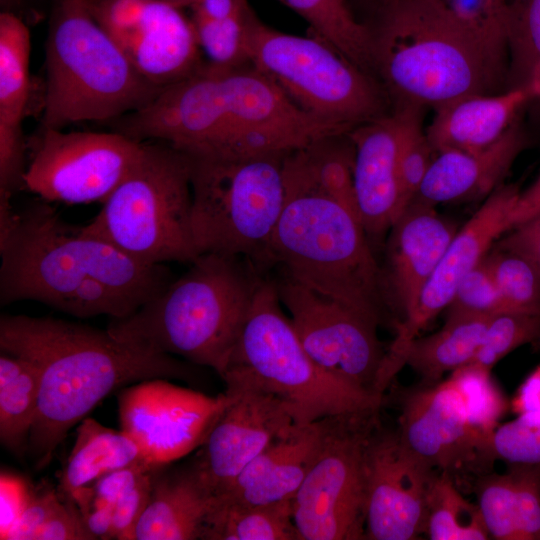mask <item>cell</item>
I'll return each instance as SVG.
<instances>
[{"mask_svg": "<svg viewBox=\"0 0 540 540\" xmlns=\"http://www.w3.org/2000/svg\"><path fill=\"white\" fill-rule=\"evenodd\" d=\"M457 230L435 206L416 199L390 228L382 271L392 310L401 316L398 322L416 307Z\"/></svg>", "mask_w": 540, "mask_h": 540, "instance_id": "22", "label": "cell"}, {"mask_svg": "<svg viewBox=\"0 0 540 540\" xmlns=\"http://www.w3.org/2000/svg\"><path fill=\"white\" fill-rule=\"evenodd\" d=\"M40 375L29 361L1 352L0 440L11 452L21 454L38 409Z\"/></svg>", "mask_w": 540, "mask_h": 540, "instance_id": "32", "label": "cell"}, {"mask_svg": "<svg viewBox=\"0 0 540 540\" xmlns=\"http://www.w3.org/2000/svg\"><path fill=\"white\" fill-rule=\"evenodd\" d=\"M285 202L270 263L306 287L376 321L392 307L370 240L350 210L322 192L292 155L284 161Z\"/></svg>", "mask_w": 540, "mask_h": 540, "instance_id": "4", "label": "cell"}, {"mask_svg": "<svg viewBox=\"0 0 540 540\" xmlns=\"http://www.w3.org/2000/svg\"><path fill=\"white\" fill-rule=\"evenodd\" d=\"M191 209L188 154L166 142H144L138 161L83 228L141 263L191 264L200 256Z\"/></svg>", "mask_w": 540, "mask_h": 540, "instance_id": "10", "label": "cell"}, {"mask_svg": "<svg viewBox=\"0 0 540 540\" xmlns=\"http://www.w3.org/2000/svg\"><path fill=\"white\" fill-rule=\"evenodd\" d=\"M248 6V0H196L190 9L192 16L221 20L243 12Z\"/></svg>", "mask_w": 540, "mask_h": 540, "instance_id": "50", "label": "cell"}, {"mask_svg": "<svg viewBox=\"0 0 540 540\" xmlns=\"http://www.w3.org/2000/svg\"><path fill=\"white\" fill-rule=\"evenodd\" d=\"M248 43L250 63L295 105L347 133L391 111L378 79L316 36L279 31L254 13Z\"/></svg>", "mask_w": 540, "mask_h": 540, "instance_id": "11", "label": "cell"}, {"mask_svg": "<svg viewBox=\"0 0 540 540\" xmlns=\"http://www.w3.org/2000/svg\"><path fill=\"white\" fill-rule=\"evenodd\" d=\"M362 1H364L369 6L375 8L378 11V14H380L382 11H384L386 8L391 6L397 0H362Z\"/></svg>", "mask_w": 540, "mask_h": 540, "instance_id": "54", "label": "cell"}, {"mask_svg": "<svg viewBox=\"0 0 540 540\" xmlns=\"http://www.w3.org/2000/svg\"><path fill=\"white\" fill-rule=\"evenodd\" d=\"M438 472L408 450L397 431L378 424L365 453V539L413 540L425 533Z\"/></svg>", "mask_w": 540, "mask_h": 540, "instance_id": "17", "label": "cell"}, {"mask_svg": "<svg viewBox=\"0 0 540 540\" xmlns=\"http://www.w3.org/2000/svg\"><path fill=\"white\" fill-rule=\"evenodd\" d=\"M287 154H188L191 226L200 255L236 256L264 272L272 269L270 245L285 202Z\"/></svg>", "mask_w": 540, "mask_h": 540, "instance_id": "9", "label": "cell"}, {"mask_svg": "<svg viewBox=\"0 0 540 540\" xmlns=\"http://www.w3.org/2000/svg\"><path fill=\"white\" fill-rule=\"evenodd\" d=\"M493 246L520 254L540 272V212L512 227Z\"/></svg>", "mask_w": 540, "mask_h": 540, "instance_id": "48", "label": "cell"}, {"mask_svg": "<svg viewBox=\"0 0 540 540\" xmlns=\"http://www.w3.org/2000/svg\"><path fill=\"white\" fill-rule=\"evenodd\" d=\"M161 467V466H159ZM156 467L147 472L114 506L112 537L130 540L131 532L148 504Z\"/></svg>", "mask_w": 540, "mask_h": 540, "instance_id": "43", "label": "cell"}, {"mask_svg": "<svg viewBox=\"0 0 540 540\" xmlns=\"http://www.w3.org/2000/svg\"><path fill=\"white\" fill-rule=\"evenodd\" d=\"M526 146V134L516 119L498 140L483 149L438 152L414 199L435 206L488 197L502 185Z\"/></svg>", "mask_w": 540, "mask_h": 540, "instance_id": "24", "label": "cell"}, {"mask_svg": "<svg viewBox=\"0 0 540 540\" xmlns=\"http://www.w3.org/2000/svg\"><path fill=\"white\" fill-rule=\"evenodd\" d=\"M229 401L227 392L210 397L165 378L139 381L118 394L121 430L149 464L165 466L203 443Z\"/></svg>", "mask_w": 540, "mask_h": 540, "instance_id": "15", "label": "cell"}, {"mask_svg": "<svg viewBox=\"0 0 540 540\" xmlns=\"http://www.w3.org/2000/svg\"><path fill=\"white\" fill-rule=\"evenodd\" d=\"M60 508L44 523L34 540H91L81 513L75 503L67 498Z\"/></svg>", "mask_w": 540, "mask_h": 540, "instance_id": "46", "label": "cell"}, {"mask_svg": "<svg viewBox=\"0 0 540 540\" xmlns=\"http://www.w3.org/2000/svg\"><path fill=\"white\" fill-rule=\"evenodd\" d=\"M0 349L39 371L38 409L27 445L39 468L48 465L69 430L118 388L197 376L185 360L119 340L107 329L49 317L2 315Z\"/></svg>", "mask_w": 540, "mask_h": 540, "instance_id": "2", "label": "cell"}, {"mask_svg": "<svg viewBox=\"0 0 540 540\" xmlns=\"http://www.w3.org/2000/svg\"><path fill=\"white\" fill-rule=\"evenodd\" d=\"M488 316H446L445 323L437 332L414 338L405 348L401 368L409 365L426 382L441 381L445 373L469 364L484 338Z\"/></svg>", "mask_w": 540, "mask_h": 540, "instance_id": "29", "label": "cell"}, {"mask_svg": "<svg viewBox=\"0 0 540 540\" xmlns=\"http://www.w3.org/2000/svg\"><path fill=\"white\" fill-rule=\"evenodd\" d=\"M160 1H165L181 8H185V7L190 8L196 0H160Z\"/></svg>", "mask_w": 540, "mask_h": 540, "instance_id": "55", "label": "cell"}, {"mask_svg": "<svg viewBox=\"0 0 540 540\" xmlns=\"http://www.w3.org/2000/svg\"><path fill=\"white\" fill-rule=\"evenodd\" d=\"M484 261L506 311L540 315V272L528 259L493 246Z\"/></svg>", "mask_w": 540, "mask_h": 540, "instance_id": "35", "label": "cell"}, {"mask_svg": "<svg viewBox=\"0 0 540 540\" xmlns=\"http://www.w3.org/2000/svg\"><path fill=\"white\" fill-rule=\"evenodd\" d=\"M309 25L316 36L357 66L374 75L373 35L369 25L359 21L348 0H279Z\"/></svg>", "mask_w": 540, "mask_h": 540, "instance_id": "31", "label": "cell"}, {"mask_svg": "<svg viewBox=\"0 0 540 540\" xmlns=\"http://www.w3.org/2000/svg\"><path fill=\"white\" fill-rule=\"evenodd\" d=\"M520 190L501 185L457 230L426 283L414 310L394 326L381 372V384L388 387L401 369L400 359L407 345L451 302L463 278L479 264L494 243L510 230V214Z\"/></svg>", "mask_w": 540, "mask_h": 540, "instance_id": "18", "label": "cell"}, {"mask_svg": "<svg viewBox=\"0 0 540 540\" xmlns=\"http://www.w3.org/2000/svg\"><path fill=\"white\" fill-rule=\"evenodd\" d=\"M370 28L374 75L394 108L436 109L462 96L503 91L508 70L439 0H397Z\"/></svg>", "mask_w": 540, "mask_h": 540, "instance_id": "6", "label": "cell"}, {"mask_svg": "<svg viewBox=\"0 0 540 540\" xmlns=\"http://www.w3.org/2000/svg\"><path fill=\"white\" fill-rule=\"evenodd\" d=\"M30 32L11 12L0 14V160L15 163L25 157L21 124L30 92Z\"/></svg>", "mask_w": 540, "mask_h": 540, "instance_id": "28", "label": "cell"}, {"mask_svg": "<svg viewBox=\"0 0 540 540\" xmlns=\"http://www.w3.org/2000/svg\"><path fill=\"white\" fill-rule=\"evenodd\" d=\"M276 270L279 299L310 358L327 373L384 396L379 381L387 350L378 338L379 324Z\"/></svg>", "mask_w": 540, "mask_h": 540, "instance_id": "14", "label": "cell"}, {"mask_svg": "<svg viewBox=\"0 0 540 540\" xmlns=\"http://www.w3.org/2000/svg\"><path fill=\"white\" fill-rule=\"evenodd\" d=\"M378 414L322 419L320 450L292 499L300 540L365 539V453Z\"/></svg>", "mask_w": 540, "mask_h": 540, "instance_id": "12", "label": "cell"}, {"mask_svg": "<svg viewBox=\"0 0 540 540\" xmlns=\"http://www.w3.org/2000/svg\"><path fill=\"white\" fill-rule=\"evenodd\" d=\"M477 505L491 538L521 540L520 500L514 469L480 474L475 484Z\"/></svg>", "mask_w": 540, "mask_h": 540, "instance_id": "36", "label": "cell"}, {"mask_svg": "<svg viewBox=\"0 0 540 540\" xmlns=\"http://www.w3.org/2000/svg\"><path fill=\"white\" fill-rule=\"evenodd\" d=\"M0 302H41L75 317L129 316L172 280L36 202L0 234Z\"/></svg>", "mask_w": 540, "mask_h": 540, "instance_id": "1", "label": "cell"}, {"mask_svg": "<svg viewBox=\"0 0 540 540\" xmlns=\"http://www.w3.org/2000/svg\"><path fill=\"white\" fill-rule=\"evenodd\" d=\"M31 492L18 477L1 473L0 478V539L6 540L27 507Z\"/></svg>", "mask_w": 540, "mask_h": 540, "instance_id": "47", "label": "cell"}, {"mask_svg": "<svg viewBox=\"0 0 540 540\" xmlns=\"http://www.w3.org/2000/svg\"><path fill=\"white\" fill-rule=\"evenodd\" d=\"M144 461L147 462L140 448L126 432L86 417L76 429L75 442L60 477L61 490L83 516L91 508L92 486L100 477Z\"/></svg>", "mask_w": 540, "mask_h": 540, "instance_id": "27", "label": "cell"}, {"mask_svg": "<svg viewBox=\"0 0 540 540\" xmlns=\"http://www.w3.org/2000/svg\"><path fill=\"white\" fill-rule=\"evenodd\" d=\"M425 533L431 540L491 538L477 503L465 499L446 472H438L432 486Z\"/></svg>", "mask_w": 540, "mask_h": 540, "instance_id": "33", "label": "cell"}, {"mask_svg": "<svg viewBox=\"0 0 540 540\" xmlns=\"http://www.w3.org/2000/svg\"><path fill=\"white\" fill-rule=\"evenodd\" d=\"M401 115V138L398 156L399 176L403 192L410 202L427 175L435 152L423 126L424 108L418 106H402L393 108Z\"/></svg>", "mask_w": 540, "mask_h": 540, "instance_id": "39", "label": "cell"}, {"mask_svg": "<svg viewBox=\"0 0 540 540\" xmlns=\"http://www.w3.org/2000/svg\"><path fill=\"white\" fill-rule=\"evenodd\" d=\"M149 118L158 139L197 155L289 153L346 133L300 109L251 63L219 67L205 62L166 87Z\"/></svg>", "mask_w": 540, "mask_h": 540, "instance_id": "3", "label": "cell"}, {"mask_svg": "<svg viewBox=\"0 0 540 540\" xmlns=\"http://www.w3.org/2000/svg\"><path fill=\"white\" fill-rule=\"evenodd\" d=\"M535 343L537 344V346H538L539 349H540V339H538Z\"/></svg>", "mask_w": 540, "mask_h": 540, "instance_id": "56", "label": "cell"}, {"mask_svg": "<svg viewBox=\"0 0 540 540\" xmlns=\"http://www.w3.org/2000/svg\"><path fill=\"white\" fill-rule=\"evenodd\" d=\"M230 401L222 410L192 463L215 497L281 431L294 423L285 404L259 387L225 383Z\"/></svg>", "mask_w": 540, "mask_h": 540, "instance_id": "19", "label": "cell"}, {"mask_svg": "<svg viewBox=\"0 0 540 540\" xmlns=\"http://www.w3.org/2000/svg\"><path fill=\"white\" fill-rule=\"evenodd\" d=\"M159 467L148 462L135 463L100 477L92 486L93 505H110L115 503L150 470Z\"/></svg>", "mask_w": 540, "mask_h": 540, "instance_id": "45", "label": "cell"}, {"mask_svg": "<svg viewBox=\"0 0 540 540\" xmlns=\"http://www.w3.org/2000/svg\"><path fill=\"white\" fill-rule=\"evenodd\" d=\"M202 539L300 540L292 500L246 505L216 497Z\"/></svg>", "mask_w": 540, "mask_h": 540, "instance_id": "30", "label": "cell"}, {"mask_svg": "<svg viewBox=\"0 0 540 540\" xmlns=\"http://www.w3.org/2000/svg\"><path fill=\"white\" fill-rule=\"evenodd\" d=\"M99 22L135 69L165 88L197 72L206 62L191 18L160 0H106Z\"/></svg>", "mask_w": 540, "mask_h": 540, "instance_id": "16", "label": "cell"}, {"mask_svg": "<svg viewBox=\"0 0 540 540\" xmlns=\"http://www.w3.org/2000/svg\"><path fill=\"white\" fill-rule=\"evenodd\" d=\"M524 86L527 87L532 99L540 98V62L533 68Z\"/></svg>", "mask_w": 540, "mask_h": 540, "instance_id": "53", "label": "cell"}, {"mask_svg": "<svg viewBox=\"0 0 540 540\" xmlns=\"http://www.w3.org/2000/svg\"><path fill=\"white\" fill-rule=\"evenodd\" d=\"M277 396L294 423L310 424L350 413L379 411L384 396L337 378L320 368L303 348L282 311L274 279L266 274L223 374Z\"/></svg>", "mask_w": 540, "mask_h": 540, "instance_id": "8", "label": "cell"}, {"mask_svg": "<svg viewBox=\"0 0 540 540\" xmlns=\"http://www.w3.org/2000/svg\"><path fill=\"white\" fill-rule=\"evenodd\" d=\"M322 437V419L310 424H291L217 498L246 505L292 500L318 455Z\"/></svg>", "mask_w": 540, "mask_h": 540, "instance_id": "23", "label": "cell"}, {"mask_svg": "<svg viewBox=\"0 0 540 540\" xmlns=\"http://www.w3.org/2000/svg\"><path fill=\"white\" fill-rule=\"evenodd\" d=\"M401 127V115L392 109L347 133L354 148L358 216L369 240L389 232L409 205L399 176Z\"/></svg>", "mask_w": 540, "mask_h": 540, "instance_id": "21", "label": "cell"}, {"mask_svg": "<svg viewBox=\"0 0 540 540\" xmlns=\"http://www.w3.org/2000/svg\"><path fill=\"white\" fill-rule=\"evenodd\" d=\"M24 188L48 202H104L140 158L144 141L122 133L43 128L29 144Z\"/></svg>", "mask_w": 540, "mask_h": 540, "instance_id": "13", "label": "cell"}, {"mask_svg": "<svg viewBox=\"0 0 540 540\" xmlns=\"http://www.w3.org/2000/svg\"><path fill=\"white\" fill-rule=\"evenodd\" d=\"M250 5L241 13L221 20L191 16L197 40L206 62L219 67L250 63L248 55Z\"/></svg>", "mask_w": 540, "mask_h": 540, "instance_id": "37", "label": "cell"}, {"mask_svg": "<svg viewBox=\"0 0 540 540\" xmlns=\"http://www.w3.org/2000/svg\"><path fill=\"white\" fill-rule=\"evenodd\" d=\"M113 511L114 506L92 504L89 511L82 516L93 539H113Z\"/></svg>", "mask_w": 540, "mask_h": 540, "instance_id": "52", "label": "cell"}, {"mask_svg": "<svg viewBox=\"0 0 540 540\" xmlns=\"http://www.w3.org/2000/svg\"><path fill=\"white\" fill-rule=\"evenodd\" d=\"M193 5V4H192Z\"/></svg>", "mask_w": 540, "mask_h": 540, "instance_id": "57", "label": "cell"}, {"mask_svg": "<svg viewBox=\"0 0 540 540\" xmlns=\"http://www.w3.org/2000/svg\"><path fill=\"white\" fill-rule=\"evenodd\" d=\"M510 407L516 415H530L540 421V364L525 378Z\"/></svg>", "mask_w": 540, "mask_h": 540, "instance_id": "49", "label": "cell"}, {"mask_svg": "<svg viewBox=\"0 0 540 540\" xmlns=\"http://www.w3.org/2000/svg\"><path fill=\"white\" fill-rule=\"evenodd\" d=\"M42 127L115 120L162 90L144 78L92 15L88 0H56L45 45Z\"/></svg>", "mask_w": 540, "mask_h": 540, "instance_id": "7", "label": "cell"}, {"mask_svg": "<svg viewBox=\"0 0 540 540\" xmlns=\"http://www.w3.org/2000/svg\"><path fill=\"white\" fill-rule=\"evenodd\" d=\"M445 310L446 316L488 317L506 311L484 258L463 278Z\"/></svg>", "mask_w": 540, "mask_h": 540, "instance_id": "42", "label": "cell"}, {"mask_svg": "<svg viewBox=\"0 0 540 540\" xmlns=\"http://www.w3.org/2000/svg\"><path fill=\"white\" fill-rule=\"evenodd\" d=\"M154 474L147 506L130 540L202 539L216 497L204 484L192 461L188 466Z\"/></svg>", "mask_w": 540, "mask_h": 540, "instance_id": "25", "label": "cell"}, {"mask_svg": "<svg viewBox=\"0 0 540 540\" xmlns=\"http://www.w3.org/2000/svg\"><path fill=\"white\" fill-rule=\"evenodd\" d=\"M62 504L53 489L32 493L27 507L6 540H34L39 529Z\"/></svg>", "mask_w": 540, "mask_h": 540, "instance_id": "44", "label": "cell"}, {"mask_svg": "<svg viewBox=\"0 0 540 540\" xmlns=\"http://www.w3.org/2000/svg\"><path fill=\"white\" fill-rule=\"evenodd\" d=\"M267 272L236 256L204 253L127 317L111 319L117 339L225 371Z\"/></svg>", "mask_w": 540, "mask_h": 540, "instance_id": "5", "label": "cell"}, {"mask_svg": "<svg viewBox=\"0 0 540 540\" xmlns=\"http://www.w3.org/2000/svg\"><path fill=\"white\" fill-rule=\"evenodd\" d=\"M508 49L511 87L523 86L540 62V0H508Z\"/></svg>", "mask_w": 540, "mask_h": 540, "instance_id": "38", "label": "cell"}, {"mask_svg": "<svg viewBox=\"0 0 540 540\" xmlns=\"http://www.w3.org/2000/svg\"><path fill=\"white\" fill-rule=\"evenodd\" d=\"M540 212V175L524 191H520L510 214L511 228Z\"/></svg>", "mask_w": 540, "mask_h": 540, "instance_id": "51", "label": "cell"}, {"mask_svg": "<svg viewBox=\"0 0 540 540\" xmlns=\"http://www.w3.org/2000/svg\"><path fill=\"white\" fill-rule=\"evenodd\" d=\"M540 339V315L505 311L489 320L482 343L470 363L488 370L510 352Z\"/></svg>", "mask_w": 540, "mask_h": 540, "instance_id": "40", "label": "cell"}, {"mask_svg": "<svg viewBox=\"0 0 540 540\" xmlns=\"http://www.w3.org/2000/svg\"><path fill=\"white\" fill-rule=\"evenodd\" d=\"M532 97L526 86L457 98L435 110L426 134L435 152L476 151L498 140Z\"/></svg>", "mask_w": 540, "mask_h": 540, "instance_id": "26", "label": "cell"}, {"mask_svg": "<svg viewBox=\"0 0 540 540\" xmlns=\"http://www.w3.org/2000/svg\"><path fill=\"white\" fill-rule=\"evenodd\" d=\"M446 379L459 395L469 425L487 447L490 435L510 407L491 370L469 363Z\"/></svg>", "mask_w": 540, "mask_h": 540, "instance_id": "34", "label": "cell"}, {"mask_svg": "<svg viewBox=\"0 0 540 540\" xmlns=\"http://www.w3.org/2000/svg\"><path fill=\"white\" fill-rule=\"evenodd\" d=\"M490 462L503 460L510 464L540 465V421L521 414L499 424L488 439Z\"/></svg>", "mask_w": 540, "mask_h": 540, "instance_id": "41", "label": "cell"}, {"mask_svg": "<svg viewBox=\"0 0 540 540\" xmlns=\"http://www.w3.org/2000/svg\"><path fill=\"white\" fill-rule=\"evenodd\" d=\"M397 432L415 456L453 477L491 464L485 442L469 425L461 399L447 379L402 395Z\"/></svg>", "mask_w": 540, "mask_h": 540, "instance_id": "20", "label": "cell"}]
</instances>
